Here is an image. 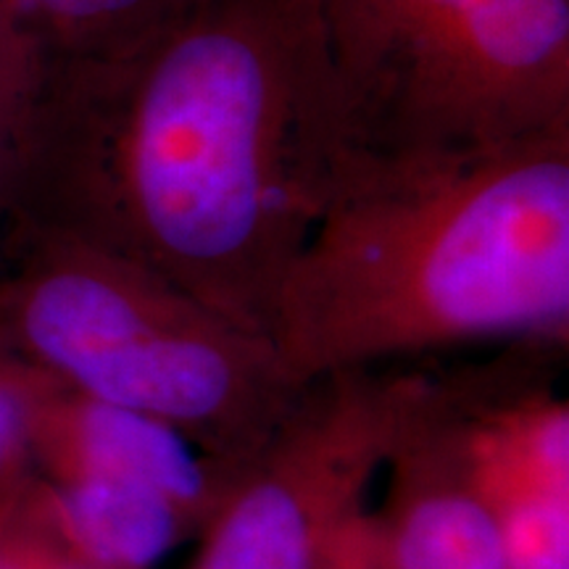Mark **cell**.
I'll list each match as a JSON object with an SVG mask.
<instances>
[{
    "label": "cell",
    "mask_w": 569,
    "mask_h": 569,
    "mask_svg": "<svg viewBox=\"0 0 569 569\" xmlns=\"http://www.w3.org/2000/svg\"><path fill=\"white\" fill-rule=\"evenodd\" d=\"M0 353L161 419L234 472L301 393L267 336L124 253L27 217L0 232Z\"/></svg>",
    "instance_id": "cell-3"
},
{
    "label": "cell",
    "mask_w": 569,
    "mask_h": 569,
    "mask_svg": "<svg viewBox=\"0 0 569 569\" xmlns=\"http://www.w3.org/2000/svg\"><path fill=\"white\" fill-rule=\"evenodd\" d=\"M338 159L317 0H188L124 51L48 61L11 217L269 338Z\"/></svg>",
    "instance_id": "cell-1"
},
{
    "label": "cell",
    "mask_w": 569,
    "mask_h": 569,
    "mask_svg": "<svg viewBox=\"0 0 569 569\" xmlns=\"http://www.w3.org/2000/svg\"><path fill=\"white\" fill-rule=\"evenodd\" d=\"M46 61L111 56L172 19L188 0H3Z\"/></svg>",
    "instance_id": "cell-9"
},
{
    "label": "cell",
    "mask_w": 569,
    "mask_h": 569,
    "mask_svg": "<svg viewBox=\"0 0 569 569\" xmlns=\"http://www.w3.org/2000/svg\"><path fill=\"white\" fill-rule=\"evenodd\" d=\"M382 478L386 493L367 509L377 569H507L469 467L461 372L419 369Z\"/></svg>",
    "instance_id": "cell-6"
},
{
    "label": "cell",
    "mask_w": 569,
    "mask_h": 569,
    "mask_svg": "<svg viewBox=\"0 0 569 569\" xmlns=\"http://www.w3.org/2000/svg\"><path fill=\"white\" fill-rule=\"evenodd\" d=\"M417 382V365L306 382L198 530L188 569H322L332 540L369 509Z\"/></svg>",
    "instance_id": "cell-5"
},
{
    "label": "cell",
    "mask_w": 569,
    "mask_h": 569,
    "mask_svg": "<svg viewBox=\"0 0 569 569\" xmlns=\"http://www.w3.org/2000/svg\"><path fill=\"white\" fill-rule=\"evenodd\" d=\"M34 501L56 536L88 569H156L196 538L167 496L106 478H32Z\"/></svg>",
    "instance_id": "cell-8"
},
{
    "label": "cell",
    "mask_w": 569,
    "mask_h": 569,
    "mask_svg": "<svg viewBox=\"0 0 569 569\" xmlns=\"http://www.w3.org/2000/svg\"><path fill=\"white\" fill-rule=\"evenodd\" d=\"M0 359L24 411L34 478L134 482L167 496L196 530L232 486L234 469L217 465L161 419L84 396L6 353Z\"/></svg>",
    "instance_id": "cell-7"
},
{
    "label": "cell",
    "mask_w": 569,
    "mask_h": 569,
    "mask_svg": "<svg viewBox=\"0 0 569 569\" xmlns=\"http://www.w3.org/2000/svg\"><path fill=\"white\" fill-rule=\"evenodd\" d=\"M322 569H377L372 557V538H369L367 511L353 517L351 522L340 530L327 551Z\"/></svg>",
    "instance_id": "cell-14"
},
{
    "label": "cell",
    "mask_w": 569,
    "mask_h": 569,
    "mask_svg": "<svg viewBox=\"0 0 569 569\" xmlns=\"http://www.w3.org/2000/svg\"><path fill=\"white\" fill-rule=\"evenodd\" d=\"M472 478L493 517L507 569H569V486L482 475L475 467Z\"/></svg>",
    "instance_id": "cell-10"
},
{
    "label": "cell",
    "mask_w": 569,
    "mask_h": 569,
    "mask_svg": "<svg viewBox=\"0 0 569 569\" xmlns=\"http://www.w3.org/2000/svg\"><path fill=\"white\" fill-rule=\"evenodd\" d=\"M46 71V53L0 0V232L17 206Z\"/></svg>",
    "instance_id": "cell-11"
},
{
    "label": "cell",
    "mask_w": 569,
    "mask_h": 569,
    "mask_svg": "<svg viewBox=\"0 0 569 569\" xmlns=\"http://www.w3.org/2000/svg\"><path fill=\"white\" fill-rule=\"evenodd\" d=\"M24 411L0 359V509L24 493L32 482Z\"/></svg>",
    "instance_id": "cell-13"
},
{
    "label": "cell",
    "mask_w": 569,
    "mask_h": 569,
    "mask_svg": "<svg viewBox=\"0 0 569 569\" xmlns=\"http://www.w3.org/2000/svg\"><path fill=\"white\" fill-rule=\"evenodd\" d=\"M340 156L482 153L569 127V0H317Z\"/></svg>",
    "instance_id": "cell-4"
},
{
    "label": "cell",
    "mask_w": 569,
    "mask_h": 569,
    "mask_svg": "<svg viewBox=\"0 0 569 569\" xmlns=\"http://www.w3.org/2000/svg\"><path fill=\"white\" fill-rule=\"evenodd\" d=\"M0 569H88L48 525L32 482L17 501L0 509Z\"/></svg>",
    "instance_id": "cell-12"
},
{
    "label": "cell",
    "mask_w": 569,
    "mask_h": 569,
    "mask_svg": "<svg viewBox=\"0 0 569 569\" xmlns=\"http://www.w3.org/2000/svg\"><path fill=\"white\" fill-rule=\"evenodd\" d=\"M298 388L467 346L569 343V127L482 153L340 156L280 288Z\"/></svg>",
    "instance_id": "cell-2"
}]
</instances>
